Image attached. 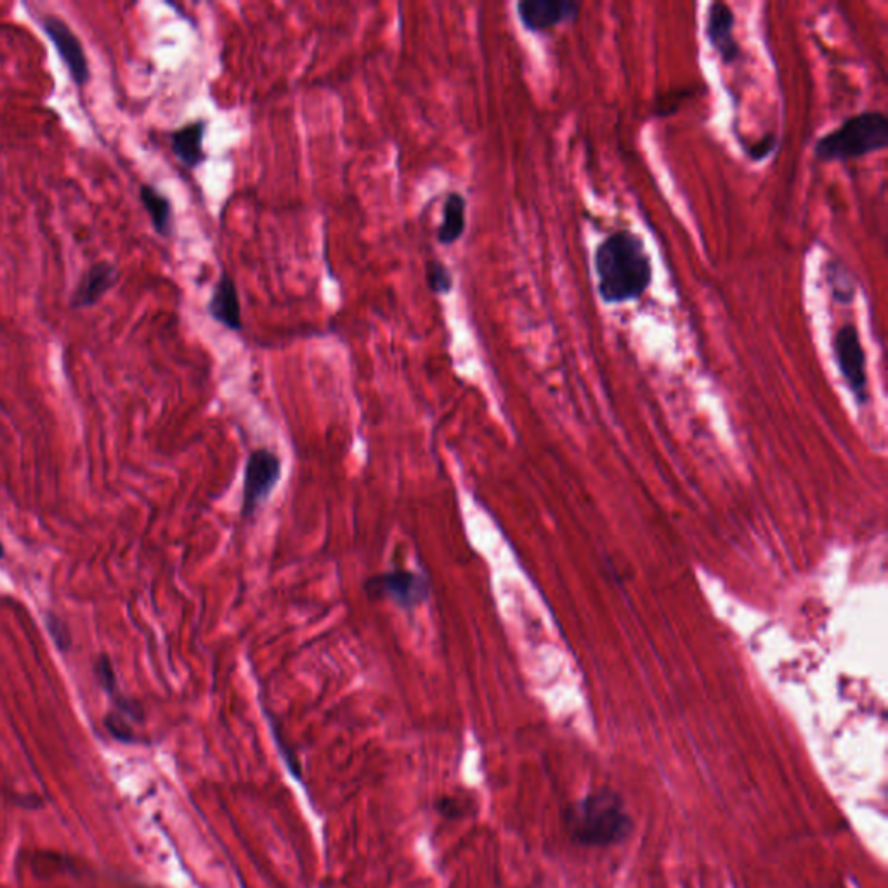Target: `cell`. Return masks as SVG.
<instances>
[{
    "label": "cell",
    "mask_w": 888,
    "mask_h": 888,
    "mask_svg": "<svg viewBox=\"0 0 888 888\" xmlns=\"http://www.w3.org/2000/svg\"><path fill=\"white\" fill-rule=\"evenodd\" d=\"M118 283V269L108 261L96 262L85 271L70 299L72 309L96 306Z\"/></svg>",
    "instance_id": "cell-10"
},
{
    "label": "cell",
    "mask_w": 888,
    "mask_h": 888,
    "mask_svg": "<svg viewBox=\"0 0 888 888\" xmlns=\"http://www.w3.org/2000/svg\"><path fill=\"white\" fill-rule=\"evenodd\" d=\"M436 810L446 819H457V817L464 814L462 804L451 797L439 798L438 802H436Z\"/></svg>",
    "instance_id": "cell-21"
},
{
    "label": "cell",
    "mask_w": 888,
    "mask_h": 888,
    "mask_svg": "<svg viewBox=\"0 0 888 888\" xmlns=\"http://www.w3.org/2000/svg\"><path fill=\"white\" fill-rule=\"evenodd\" d=\"M139 198L150 216L153 229L162 238H169L172 235V203L169 198L151 184L141 186Z\"/></svg>",
    "instance_id": "cell-13"
},
{
    "label": "cell",
    "mask_w": 888,
    "mask_h": 888,
    "mask_svg": "<svg viewBox=\"0 0 888 888\" xmlns=\"http://www.w3.org/2000/svg\"><path fill=\"white\" fill-rule=\"evenodd\" d=\"M4 557V547H2V543H0V559Z\"/></svg>",
    "instance_id": "cell-22"
},
{
    "label": "cell",
    "mask_w": 888,
    "mask_h": 888,
    "mask_svg": "<svg viewBox=\"0 0 888 888\" xmlns=\"http://www.w3.org/2000/svg\"><path fill=\"white\" fill-rule=\"evenodd\" d=\"M597 292L604 304L639 301L653 283V261L642 236L620 229L606 236L594 252Z\"/></svg>",
    "instance_id": "cell-1"
},
{
    "label": "cell",
    "mask_w": 888,
    "mask_h": 888,
    "mask_svg": "<svg viewBox=\"0 0 888 888\" xmlns=\"http://www.w3.org/2000/svg\"><path fill=\"white\" fill-rule=\"evenodd\" d=\"M205 129H207V124L203 120H198V122L184 125L170 136V146H172L174 155L188 169H196L205 160V153H203Z\"/></svg>",
    "instance_id": "cell-12"
},
{
    "label": "cell",
    "mask_w": 888,
    "mask_h": 888,
    "mask_svg": "<svg viewBox=\"0 0 888 888\" xmlns=\"http://www.w3.org/2000/svg\"><path fill=\"white\" fill-rule=\"evenodd\" d=\"M888 118L883 111L868 110L843 120L835 131L824 134L814 144L819 162H850L887 150Z\"/></svg>",
    "instance_id": "cell-3"
},
{
    "label": "cell",
    "mask_w": 888,
    "mask_h": 888,
    "mask_svg": "<svg viewBox=\"0 0 888 888\" xmlns=\"http://www.w3.org/2000/svg\"><path fill=\"white\" fill-rule=\"evenodd\" d=\"M566 831L571 842L583 847H611L625 842L634 831V819L616 791L588 793L566 807Z\"/></svg>",
    "instance_id": "cell-2"
},
{
    "label": "cell",
    "mask_w": 888,
    "mask_h": 888,
    "mask_svg": "<svg viewBox=\"0 0 888 888\" xmlns=\"http://www.w3.org/2000/svg\"><path fill=\"white\" fill-rule=\"evenodd\" d=\"M105 727L113 738L122 741V743H134L136 734L132 731L129 720L118 712L108 713L105 717Z\"/></svg>",
    "instance_id": "cell-19"
},
{
    "label": "cell",
    "mask_w": 888,
    "mask_h": 888,
    "mask_svg": "<svg viewBox=\"0 0 888 888\" xmlns=\"http://www.w3.org/2000/svg\"><path fill=\"white\" fill-rule=\"evenodd\" d=\"M280 477L281 460L275 451L259 448L250 453L243 481V516H252L271 497Z\"/></svg>",
    "instance_id": "cell-6"
},
{
    "label": "cell",
    "mask_w": 888,
    "mask_h": 888,
    "mask_svg": "<svg viewBox=\"0 0 888 888\" xmlns=\"http://www.w3.org/2000/svg\"><path fill=\"white\" fill-rule=\"evenodd\" d=\"M46 627L49 630V635L53 637L54 642H56V646H58L59 651H68L70 647H72V634H70V628L66 625L65 621L61 620L59 616H56L54 613H46Z\"/></svg>",
    "instance_id": "cell-18"
},
{
    "label": "cell",
    "mask_w": 888,
    "mask_h": 888,
    "mask_svg": "<svg viewBox=\"0 0 888 888\" xmlns=\"http://www.w3.org/2000/svg\"><path fill=\"white\" fill-rule=\"evenodd\" d=\"M42 30L47 35V39L53 42L54 49L58 51L59 58L68 68V73L72 77L77 87H85L91 80V66L89 59L85 56L84 47L79 37L75 35L72 28L66 25L65 21L58 16L47 14L40 21Z\"/></svg>",
    "instance_id": "cell-7"
},
{
    "label": "cell",
    "mask_w": 888,
    "mask_h": 888,
    "mask_svg": "<svg viewBox=\"0 0 888 888\" xmlns=\"http://www.w3.org/2000/svg\"><path fill=\"white\" fill-rule=\"evenodd\" d=\"M365 592L372 599H387L399 608L415 609L429 599L431 583L424 575L406 569H394L368 578Z\"/></svg>",
    "instance_id": "cell-4"
},
{
    "label": "cell",
    "mask_w": 888,
    "mask_h": 888,
    "mask_svg": "<svg viewBox=\"0 0 888 888\" xmlns=\"http://www.w3.org/2000/svg\"><path fill=\"white\" fill-rule=\"evenodd\" d=\"M207 311H209L210 318L221 323L222 327L229 328L233 332H242V307H240V299H238V290H236L235 280L228 273H222L221 278L217 281Z\"/></svg>",
    "instance_id": "cell-11"
},
{
    "label": "cell",
    "mask_w": 888,
    "mask_h": 888,
    "mask_svg": "<svg viewBox=\"0 0 888 888\" xmlns=\"http://www.w3.org/2000/svg\"><path fill=\"white\" fill-rule=\"evenodd\" d=\"M517 14L531 33L549 32L562 23L578 20L582 4L573 0H523L517 2Z\"/></svg>",
    "instance_id": "cell-8"
},
{
    "label": "cell",
    "mask_w": 888,
    "mask_h": 888,
    "mask_svg": "<svg viewBox=\"0 0 888 888\" xmlns=\"http://www.w3.org/2000/svg\"><path fill=\"white\" fill-rule=\"evenodd\" d=\"M776 144V136H774V134H767V136L760 139L758 143L743 146V150H745L746 155H748L753 162H760V160L769 157L772 151L776 150Z\"/></svg>",
    "instance_id": "cell-20"
},
{
    "label": "cell",
    "mask_w": 888,
    "mask_h": 888,
    "mask_svg": "<svg viewBox=\"0 0 888 888\" xmlns=\"http://www.w3.org/2000/svg\"><path fill=\"white\" fill-rule=\"evenodd\" d=\"M734 25H736V16L729 4L725 2L710 4L706 14V39L713 51L719 54L720 61L725 66L734 65L743 58L741 46L734 37Z\"/></svg>",
    "instance_id": "cell-9"
},
{
    "label": "cell",
    "mask_w": 888,
    "mask_h": 888,
    "mask_svg": "<svg viewBox=\"0 0 888 888\" xmlns=\"http://www.w3.org/2000/svg\"><path fill=\"white\" fill-rule=\"evenodd\" d=\"M833 354L836 366L850 391L856 396L857 401L864 405L869 399L868 365L859 330L854 323H845L836 330L833 337Z\"/></svg>",
    "instance_id": "cell-5"
},
{
    "label": "cell",
    "mask_w": 888,
    "mask_h": 888,
    "mask_svg": "<svg viewBox=\"0 0 888 888\" xmlns=\"http://www.w3.org/2000/svg\"><path fill=\"white\" fill-rule=\"evenodd\" d=\"M425 280H427V285H429L434 294H450L451 288H453V278H451L450 269L446 268L443 262H427L425 264Z\"/></svg>",
    "instance_id": "cell-16"
},
{
    "label": "cell",
    "mask_w": 888,
    "mask_h": 888,
    "mask_svg": "<svg viewBox=\"0 0 888 888\" xmlns=\"http://www.w3.org/2000/svg\"><path fill=\"white\" fill-rule=\"evenodd\" d=\"M826 283L830 287L831 295L838 304L850 306L856 299V285L849 276V271L842 266V262H828L826 266Z\"/></svg>",
    "instance_id": "cell-15"
},
{
    "label": "cell",
    "mask_w": 888,
    "mask_h": 888,
    "mask_svg": "<svg viewBox=\"0 0 888 888\" xmlns=\"http://www.w3.org/2000/svg\"><path fill=\"white\" fill-rule=\"evenodd\" d=\"M94 673H96L99 686L105 689L111 699L120 694L118 693L117 673H115V668H113V663H111L108 654H99L98 658H96Z\"/></svg>",
    "instance_id": "cell-17"
},
{
    "label": "cell",
    "mask_w": 888,
    "mask_h": 888,
    "mask_svg": "<svg viewBox=\"0 0 888 888\" xmlns=\"http://www.w3.org/2000/svg\"><path fill=\"white\" fill-rule=\"evenodd\" d=\"M465 209L467 202L464 196L457 191L448 195L443 207V222L438 228V242L441 245H453L462 238L465 231Z\"/></svg>",
    "instance_id": "cell-14"
}]
</instances>
